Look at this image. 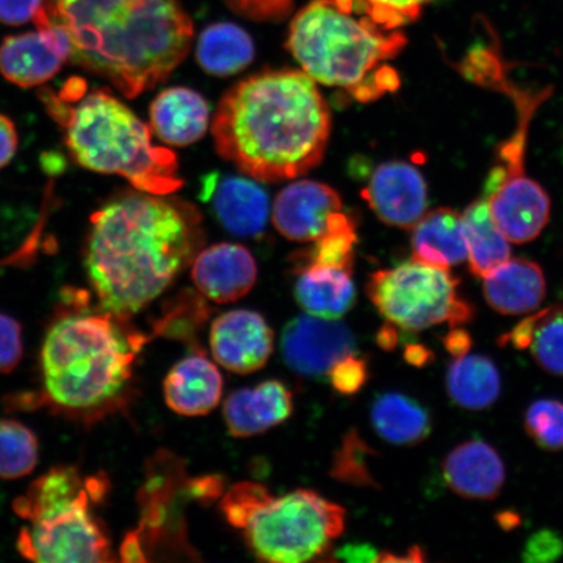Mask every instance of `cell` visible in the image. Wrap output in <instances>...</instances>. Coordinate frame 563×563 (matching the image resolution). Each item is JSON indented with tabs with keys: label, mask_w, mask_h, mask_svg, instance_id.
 I'll return each instance as SVG.
<instances>
[{
	"label": "cell",
	"mask_w": 563,
	"mask_h": 563,
	"mask_svg": "<svg viewBox=\"0 0 563 563\" xmlns=\"http://www.w3.org/2000/svg\"><path fill=\"white\" fill-rule=\"evenodd\" d=\"M86 266L100 309L125 321L156 300L199 253L192 203L130 192L91 216Z\"/></svg>",
	"instance_id": "6da1fadb"
},
{
	"label": "cell",
	"mask_w": 563,
	"mask_h": 563,
	"mask_svg": "<svg viewBox=\"0 0 563 563\" xmlns=\"http://www.w3.org/2000/svg\"><path fill=\"white\" fill-rule=\"evenodd\" d=\"M332 131L316 81L295 69L246 77L222 97L211 133L217 152L265 183L298 178L319 166Z\"/></svg>",
	"instance_id": "7a4b0ae2"
},
{
	"label": "cell",
	"mask_w": 563,
	"mask_h": 563,
	"mask_svg": "<svg viewBox=\"0 0 563 563\" xmlns=\"http://www.w3.org/2000/svg\"><path fill=\"white\" fill-rule=\"evenodd\" d=\"M70 42L69 62L135 98L165 81L191 51L194 25L178 0H45Z\"/></svg>",
	"instance_id": "3957f363"
},
{
	"label": "cell",
	"mask_w": 563,
	"mask_h": 563,
	"mask_svg": "<svg viewBox=\"0 0 563 563\" xmlns=\"http://www.w3.org/2000/svg\"><path fill=\"white\" fill-rule=\"evenodd\" d=\"M406 35L378 24L363 0H312L292 19L287 47L317 82L373 102L400 86L389 62Z\"/></svg>",
	"instance_id": "277c9868"
},
{
	"label": "cell",
	"mask_w": 563,
	"mask_h": 563,
	"mask_svg": "<svg viewBox=\"0 0 563 563\" xmlns=\"http://www.w3.org/2000/svg\"><path fill=\"white\" fill-rule=\"evenodd\" d=\"M74 311L55 320L41 354L42 377L48 398L67 410L88 411L121 396L143 335L126 334L123 320L108 312H90L80 292Z\"/></svg>",
	"instance_id": "5b68a950"
},
{
	"label": "cell",
	"mask_w": 563,
	"mask_h": 563,
	"mask_svg": "<svg viewBox=\"0 0 563 563\" xmlns=\"http://www.w3.org/2000/svg\"><path fill=\"white\" fill-rule=\"evenodd\" d=\"M44 101L65 129L68 151L80 166L122 176L137 191L152 195H172L183 186L175 153L153 145L150 126L108 89L84 93L74 106L53 93Z\"/></svg>",
	"instance_id": "8992f818"
},
{
	"label": "cell",
	"mask_w": 563,
	"mask_h": 563,
	"mask_svg": "<svg viewBox=\"0 0 563 563\" xmlns=\"http://www.w3.org/2000/svg\"><path fill=\"white\" fill-rule=\"evenodd\" d=\"M103 493L102 481L84 478L74 467H56L37 478L13 505L31 523L20 531L19 552L44 563L115 561L108 534L90 509Z\"/></svg>",
	"instance_id": "52a82bcc"
},
{
	"label": "cell",
	"mask_w": 563,
	"mask_h": 563,
	"mask_svg": "<svg viewBox=\"0 0 563 563\" xmlns=\"http://www.w3.org/2000/svg\"><path fill=\"white\" fill-rule=\"evenodd\" d=\"M490 84L511 96L518 112V125L512 136L499 147L497 165L490 172L487 199L490 214L495 218L510 243L525 244L534 241L551 218V199L545 189L526 172L527 136L534 111L548 95L533 93L509 82L501 67L492 74Z\"/></svg>",
	"instance_id": "ba28073f"
},
{
	"label": "cell",
	"mask_w": 563,
	"mask_h": 563,
	"mask_svg": "<svg viewBox=\"0 0 563 563\" xmlns=\"http://www.w3.org/2000/svg\"><path fill=\"white\" fill-rule=\"evenodd\" d=\"M346 511L316 492L299 489L267 497L243 527L244 538L258 560L274 563L311 561L340 538Z\"/></svg>",
	"instance_id": "9c48e42d"
},
{
	"label": "cell",
	"mask_w": 563,
	"mask_h": 563,
	"mask_svg": "<svg viewBox=\"0 0 563 563\" xmlns=\"http://www.w3.org/2000/svg\"><path fill=\"white\" fill-rule=\"evenodd\" d=\"M457 287L460 280L449 269L412 258L373 273L367 292L387 322L407 332H421L441 323L454 329L474 319L473 306Z\"/></svg>",
	"instance_id": "30bf717a"
},
{
	"label": "cell",
	"mask_w": 563,
	"mask_h": 563,
	"mask_svg": "<svg viewBox=\"0 0 563 563\" xmlns=\"http://www.w3.org/2000/svg\"><path fill=\"white\" fill-rule=\"evenodd\" d=\"M273 223L291 242L314 243L333 232L356 229L335 189L313 180H299L278 194Z\"/></svg>",
	"instance_id": "8fae6325"
},
{
	"label": "cell",
	"mask_w": 563,
	"mask_h": 563,
	"mask_svg": "<svg viewBox=\"0 0 563 563\" xmlns=\"http://www.w3.org/2000/svg\"><path fill=\"white\" fill-rule=\"evenodd\" d=\"M287 367L312 379H328L343 358L357 354L356 341L344 323L312 314L295 317L280 336Z\"/></svg>",
	"instance_id": "7c38bea8"
},
{
	"label": "cell",
	"mask_w": 563,
	"mask_h": 563,
	"mask_svg": "<svg viewBox=\"0 0 563 563\" xmlns=\"http://www.w3.org/2000/svg\"><path fill=\"white\" fill-rule=\"evenodd\" d=\"M37 31L4 38L0 45V74L21 88L52 80L70 58V42L60 26L42 11L34 20Z\"/></svg>",
	"instance_id": "4fadbf2b"
},
{
	"label": "cell",
	"mask_w": 563,
	"mask_h": 563,
	"mask_svg": "<svg viewBox=\"0 0 563 563\" xmlns=\"http://www.w3.org/2000/svg\"><path fill=\"white\" fill-rule=\"evenodd\" d=\"M363 197L379 220L394 228L411 230L427 213V183L418 168L407 162L378 165Z\"/></svg>",
	"instance_id": "5bb4252c"
},
{
	"label": "cell",
	"mask_w": 563,
	"mask_h": 563,
	"mask_svg": "<svg viewBox=\"0 0 563 563\" xmlns=\"http://www.w3.org/2000/svg\"><path fill=\"white\" fill-rule=\"evenodd\" d=\"M273 347V330L257 312L236 309L217 317L211 323V354L223 368L239 375L262 369Z\"/></svg>",
	"instance_id": "9a60e30c"
},
{
	"label": "cell",
	"mask_w": 563,
	"mask_h": 563,
	"mask_svg": "<svg viewBox=\"0 0 563 563\" xmlns=\"http://www.w3.org/2000/svg\"><path fill=\"white\" fill-rule=\"evenodd\" d=\"M257 266L243 245L221 243L197 253L192 279L202 297L211 301L232 302L245 297L255 286Z\"/></svg>",
	"instance_id": "2e32d148"
},
{
	"label": "cell",
	"mask_w": 563,
	"mask_h": 563,
	"mask_svg": "<svg viewBox=\"0 0 563 563\" xmlns=\"http://www.w3.org/2000/svg\"><path fill=\"white\" fill-rule=\"evenodd\" d=\"M292 394L277 379L231 393L223 417L232 438L246 439L269 431L291 417Z\"/></svg>",
	"instance_id": "e0dca14e"
},
{
	"label": "cell",
	"mask_w": 563,
	"mask_h": 563,
	"mask_svg": "<svg viewBox=\"0 0 563 563\" xmlns=\"http://www.w3.org/2000/svg\"><path fill=\"white\" fill-rule=\"evenodd\" d=\"M223 228L236 236H257L265 229L269 200L255 181L236 176L210 175L203 185Z\"/></svg>",
	"instance_id": "ac0fdd59"
},
{
	"label": "cell",
	"mask_w": 563,
	"mask_h": 563,
	"mask_svg": "<svg viewBox=\"0 0 563 563\" xmlns=\"http://www.w3.org/2000/svg\"><path fill=\"white\" fill-rule=\"evenodd\" d=\"M442 470L450 489L470 499L496 498L506 478L501 456L481 440L456 446L443 461Z\"/></svg>",
	"instance_id": "d6986e66"
},
{
	"label": "cell",
	"mask_w": 563,
	"mask_h": 563,
	"mask_svg": "<svg viewBox=\"0 0 563 563\" xmlns=\"http://www.w3.org/2000/svg\"><path fill=\"white\" fill-rule=\"evenodd\" d=\"M223 378L203 354H194L176 363L164 383L168 407L181 417H202L220 405Z\"/></svg>",
	"instance_id": "ffe728a7"
},
{
	"label": "cell",
	"mask_w": 563,
	"mask_h": 563,
	"mask_svg": "<svg viewBox=\"0 0 563 563\" xmlns=\"http://www.w3.org/2000/svg\"><path fill=\"white\" fill-rule=\"evenodd\" d=\"M483 279L485 299L501 314L531 313L545 298L544 273L530 260L509 258Z\"/></svg>",
	"instance_id": "44dd1931"
},
{
	"label": "cell",
	"mask_w": 563,
	"mask_h": 563,
	"mask_svg": "<svg viewBox=\"0 0 563 563\" xmlns=\"http://www.w3.org/2000/svg\"><path fill=\"white\" fill-rule=\"evenodd\" d=\"M209 118L207 101L188 88L161 91L151 106L152 129L167 145L187 146L196 143L206 135Z\"/></svg>",
	"instance_id": "7402d4cb"
},
{
	"label": "cell",
	"mask_w": 563,
	"mask_h": 563,
	"mask_svg": "<svg viewBox=\"0 0 563 563\" xmlns=\"http://www.w3.org/2000/svg\"><path fill=\"white\" fill-rule=\"evenodd\" d=\"M352 271L322 264H302L295 298L309 314L338 320L346 314L356 298Z\"/></svg>",
	"instance_id": "603a6c76"
},
{
	"label": "cell",
	"mask_w": 563,
	"mask_h": 563,
	"mask_svg": "<svg viewBox=\"0 0 563 563\" xmlns=\"http://www.w3.org/2000/svg\"><path fill=\"white\" fill-rule=\"evenodd\" d=\"M412 255L418 262L450 269L467 260L462 213L450 208L427 211L415 224Z\"/></svg>",
	"instance_id": "cb8c5ba5"
},
{
	"label": "cell",
	"mask_w": 563,
	"mask_h": 563,
	"mask_svg": "<svg viewBox=\"0 0 563 563\" xmlns=\"http://www.w3.org/2000/svg\"><path fill=\"white\" fill-rule=\"evenodd\" d=\"M371 420L379 438L394 445H418L432 429L431 417L424 407L394 391L379 394L373 400Z\"/></svg>",
	"instance_id": "d4e9b609"
},
{
	"label": "cell",
	"mask_w": 563,
	"mask_h": 563,
	"mask_svg": "<svg viewBox=\"0 0 563 563\" xmlns=\"http://www.w3.org/2000/svg\"><path fill=\"white\" fill-rule=\"evenodd\" d=\"M501 344L530 351L541 368L563 376V306L549 307L527 317L503 336Z\"/></svg>",
	"instance_id": "484cf974"
},
{
	"label": "cell",
	"mask_w": 563,
	"mask_h": 563,
	"mask_svg": "<svg viewBox=\"0 0 563 563\" xmlns=\"http://www.w3.org/2000/svg\"><path fill=\"white\" fill-rule=\"evenodd\" d=\"M470 269L476 277L487 276L511 258L509 239L492 217L487 199L476 200L462 213Z\"/></svg>",
	"instance_id": "4316f807"
},
{
	"label": "cell",
	"mask_w": 563,
	"mask_h": 563,
	"mask_svg": "<svg viewBox=\"0 0 563 563\" xmlns=\"http://www.w3.org/2000/svg\"><path fill=\"white\" fill-rule=\"evenodd\" d=\"M196 53L208 74L230 76L241 73L255 58V45L243 27L216 23L202 31Z\"/></svg>",
	"instance_id": "83f0119b"
},
{
	"label": "cell",
	"mask_w": 563,
	"mask_h": 563,
	"mask_svg": "<svg viewBox=\"0 0 563 563\" xmlns=\"http://www.w3.org/2000/svg\"><path fill=\"white\" fill-rule=\"evenodd\" d=\"M450 398L468 410H484L501 393V377L495 363L482 355H463L450 364L446 377Z\"/></svg>",
	"instance_id": "f1b7e54d"
},
{
	"label": "cell",
	"mask_w": 563,
	"mask_h": 563,
	"mask_svg": "<svg viewBox=\"0 0 563 563\" xmlns=\"http://www.w3.org/2000/svg\"><path fill=\"white\" fill-rule=\"evenodd\" d=\"M37 462L38 441L31 429L16 420H0V478L30 475Z\"/></svg>",
	"instance_id": "f546056e"
},
{
	"label": "cell",
	"mask_w": 563,
	"mask_h": 563,
	"mask_svg": "<svg viewBox=\"0 0 563 563\" xmlns=\"http://www.w3.org/2000/svg\"><path fill=\"white\" fill-rule=\"evenodd\" d=\"M526 431L541 449L558 452L563 449V404L541 399L528 407Z\"/></svg>",
	"instance_id": "4dcf8cb0"
},
{
	"label": "cell",
	"mask_w": 563,
	"mask_h": 563,
	"mask_svg": "<svg viewBox=\"0 0 563 563\" xmlns=\"http://www.w3.org/2000/svg\"><path fill=\"white\" fill-rule=\"evenodd\" d=\"M356 229L333 232L313 243L305 264H322L352 271L355 260Z\"/></svg>",
	"instance_id": "1f68e13d"
},
{
	"label": "cell",
	"mask_w": 563,
	"mask_h": 563,
	"mask_svg": "<svg viewBox=\"0 0 563 563\" xmlns=\"http://www.w3.org/2000/svg\"><path fill=\"white\" fill-rule=\"evenodd\" d=\"M271 496L269 490L262 484L250 482L239 483L223 497L221 510L231 526L243 530L252 512Z\"/></svg>",
	"instance_id": "d6a6232c"
},
{
	"label": "cell",
	"mask_w": 563,
	"mask_h": 563,
	"mask_svg": "<svg viewBox=\"0 0 563 563\" xmlns=\"http://www.w3.org/2000/svg\"><path fill=\"white\" fill-rule=\"evenodd\" d=\"M373 19L387 30H399L417 21L433 0H363Z\"/></svg>",
	"instance_id": "836d02e7"
},
{
	"label": "cell",
	"mask_w": 563,
	"mask_h": 563,
	"mask_svg": "<svg viewBox=\"0 0 563 563\" xmlns=\"http://www.w3.org/2000/svg\"><path fill=\"white\" fill-rule=\"evenodd\" d=\"M328 379L338 393L352 396L367 383L368 365L357 354L351 355L335 365Z\"/></svg>",
	"instance_id": "e575fe53"
},
{
	"label": "cell",
	"mask_w": 563,
	"mask_h": 563,
	"mask_svg": "<svg viewBox=\"0 0 563 563\" xmlns=\"http://www.w3.org/2000/svg\"><path fill=\"white\" fill-rule=\"evenodd\" d=\"M23 357V334L20 323L0 313V373H11Z\"/></svg>",
	"instance_id": "d590c367"
},
{
	"label": "cell",
	"mask_w": 563,
	"mask_h": 563,
	"mask_svg": "<svg viewBox=\"0 0 563 563\" xmlns=\"http://www.w3.org/2000/svg\"><path fill=\"white\" fill-rule=\"evenodd\" d=\"M231 10L246 19L271 21L285 19L294 0H227Z\"/></svg>",
	"instance_id": "8d00e7d4"
},
{
	"label": "cell",
	"mask_w": 563,
	"mask_h": 563,
	"mask_svg": "<svg viewBox=\"0 0 563 563\" xmlns=\"http://www.w3.org/2000/svg\"><path fill=\"white\" fill-rule=\"evenodd\" d=\"M563 553V539L553 531H540L528 540L525 560L528 562H547L558 560Z\"/></svg>",
	"instance_id": "74e56055"
},
{
	"label": "cell",
	"mask_w": 563,
	"mask_h": 563,
	"mask_svg": "<svg viewBox=\"0 0 563 563\" xmlns=\"http://www.w3.org/2000/svg\"><path fill=\"white\" fill-rule=\"evenodd\" d=\"M45 10V0H0V23L23 25Z\"/></svg>",
	"instance_id": "f35d334b"
},
{
	"label": "cell",
	"mask_w": 563,
	"mask_h": 563,
	"mask_svg": "<svg viewBox=\"0 0 563 563\" xmlns=\"http://www.w3.org/2000/svg\"><path fill=\"white\" fill-rule=\"evenodd\" d=\"M19 137L15 125L9 118L0 115V168L10 164L18 151Z\"/></svg>",
	"instance_id": "ab89813d"
},
{
	"label": "cell",
	"mask_w": 563,
	"mask_h": 563,
	"mask_svg": "<svg viewBox=\"0 0 563 563\" xmlns=\"http://www.w3.org/2000/svg\"><path fill=\"white\" fill-rule=\"evenodd\" d=\"M335 554L338 559L350 562H375L378 559L376 549L367 544L343 547Z\"/></svg>",
	"instance_id": "60d3db41"
},
{
	"label": "cell",
	"mask_w": 563,
	"mask_h": 563,
	"mask_svg": "<svg viewBox=\"0 0 563 563\" xmlns=\"http://www.w3.org/2000/svg\"><path fill=\"white\" fill-rule=\"evenodd\" d=\"M443 343H445V347L450 354L455 357H460L468 354L471 349V336L466 330L457 329L453 330V332L443 340Z\"/></svg>",
	"instance_id": "b9f144b4"
},
{
	"label": "cell",
	"mask_w": 563,
	"mask_h": 563,
	"mask_svg": "<svg viewBox=\"0 0 563 563\" xmlns=\"http://www.w3.org/2000/svg\"><path fill=\"white\" fill-rule=\"evenodd\" d=\"M407 361L413 364L426 363L428 358V351L419 347H411L407 351Z\"/></svg>",
	"instance_id": "7bdbcfd3"
}]
</instances>
